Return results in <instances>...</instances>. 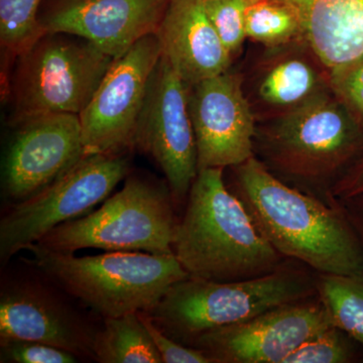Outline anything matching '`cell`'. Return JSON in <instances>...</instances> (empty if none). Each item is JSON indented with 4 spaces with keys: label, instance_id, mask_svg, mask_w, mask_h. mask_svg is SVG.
I'll return each instance as SVG.
<instances>
[{
    "label": "cell",
    "instance_id": "obj_1",
    "mask_svg": "<svg viewBox=\"0 0 363 363\" xmlns=\"http://www.w3.org/2000/svg\"><path fill=\"white\" fill-rule=\"evenodd\" d=\"M233 190L283 257L317 274L363 272V245L345 209L290 187L255 156L233 167Z\"/></svg>",
    "mask_w": 363,
    "mask_h": 363
},
{
    "label": "cell",
    "instance_id": "obj_2",
    "mask_svg": "<svg viewBox=\"0 0 363 363\" xmlns=\"http://www.w3.org/2000/svg\"><path fill=\"white\" fill-rule=\"evenodd\" d=\"M222 168L200 169L177 225L173 250L189 276L215 281L257 278L284 257L260 233Z\"/></svg>",
    "mask_w": 363,
    "mask_h": 363
},
{
    "label": "cell",
    "instance_id": "obj_3",
    "mask_svg": "<svg viewBox=\"0 0 363 363\" xmlns=\"http://www.w3.org/2000/svg\"><path fill=\"white\" fill-rule=\"evenodd\" d=\"M25 252L30 257H21L23 264L40 272L101 320L149 311L174 284L189 277L175 255L107 252L76 257L37 243Z\"/></svg>",
    "mask_w": 363,
    "mask_h": 363
},
{
    "label": "cell",
    "instance_id": "obj_4",
    "mask_svg": "<svg viewBox=\"0 0 363 363\" xmlns=\"http://www.w3.org/2000/svg\"><path fill=\"white\" fill-rule=\"evenodd\" d=\"M298 264L283 262L269 274L241 281H215L189 276L174 284L145 313L164 334L189 346L211 329L316 296L317 276Z\"/></svg>",
    "mask_w": 363,
    "mask_h": 363
},
{
    "label": "cell",
    "instance_id": "obj_5",
    "mask_svg": "<svg viewBox=\"0 0 363 363\" xmlns=\"http://www.w3.org/2000/svg\"><path fill=\"white\" fill-rule=\"evenodd\" d=\"M114 59L89 40L44 33L13 60L6 98L13 125L45 114L79 116Z\"/></svg>",
    "mask_w": 363,
    "mask_h": 363
},
{
    "label": "cell",
    "instance_id": "obj_6",
    "mask_svg": "<svg viewBox=\"0 0 363 363\" xmlns=\"http://www.w3.org/2000/svg\"><path fill=\"white\" fill-rule=\"evenodd\" d=\"M175 206L168 184L130 173L101 207L52 229L37 245L62 253L98 248L174 255Z\"/></svg>",
    "mask_w": 363,
    "mask_h": 363
},
{
    "label": "cell",
    "instance_id": "obj_7",
    "mask_svg": "<svg viewBox=\"0 0 363 363\" xmlns=\"http://www.w3.org/2000/svg\"><path fill=\"white\" fill-rule=\"evenodd\" d=\"M267 160L286 175L324 183L363 150V125L337 97L317 93L289 109L262 133Z\"/></svg>",
    "mask_w": 363,
    "mask_h": 363
},
{
    "label": "cell",
    "instance_id": "obj_8",
    "mask_svg": "<svg viewBox=\"0 0 363 363\" xmlns=\"http://www.w3.org/2000/svg\"><path fill=\"white\" fill-rule=\"evenodd\" d=\"M130 171L126 152L83 155L37 195L6 208L0 220L2 266L52 229L90 213Z\"/></svg>",
    "mask_w": 363,
    "mask_h": 363
},
{
    "label": "cell",
    "instance_id": "obj_9",
    "mask_svg": "<svg viewBox=\"0 0 363 363\" xmlns=\"http://www.w3.org/2000/svg\"><path fill=\"white\" fill-rule=\"evenodd\" d=\"M133 147L162 169L176 206L186 203L198 175L189 86L162 57L150 78Z\"/></svg>",
    "mask_w": 363,
    "mask_h": 363
},
{
    "label": "cell",
    "instance_id": "obj_10",
    "mask_svg": "<svg viewBox=\"0 0 363 363\" xmlns=\"http://www.w3.org/2000/svg\"><path fill=\"white\" fill-rule=\"evenodd\" d=\"M28 267L30 274L2 277L0 343L37 341L94 362L93 344L99 327L69 303L70 297L61 289Z\"/></svg>",
    "mask_w": 363,
    "mask_h": 363
},
{
    "label": "cell",
    "instance_id": "obj_11",
    "mask_svg": "<svg viewBox=\"0 0 363 363\" xmlns=\"http://www.w3.org/2000/svg\"><path fill=\"white\" fill-rule=\"evenodd\" d=\"M160 59L161 50L154 33L114 60L79 114L84 155L121 154L135 149L136 125Z\"/></svg>",
    "mask_w": 363,
    "mask_h": 363
},
{
    "label": "cell",
    "instance_id": "obj_12",
    "mask_svg": "<svg viewBox=\"0 0 363 363\" xmlns=\"http://www.w3.org/2000/svg\"><path fill=\"white\" fill-rule=\"evenodd\" d=\"M331 325L316 295L211 329L189 346L201 351L211 363H284L298 346Z\"/></svg>",
    "mask_w": 363,
    "mask_h": 363
},
{
    "label": "cell",
    "instance_id": "obj_13",
    "mask_svg": "<svg viewBox=\"0 0 363 363\" xmlns=\"http://www.w3.org/2000/svg\"><path fill=\"white\" fill-rule=\"evenodd\" d=\"M14 128L2 164V192L11 205L37 195L84 155L76 114H45Z\"/></svg>",
    "mask_w": 363,
    "mask_h": 363
},
{
    "label": "cell",
    "instance_id": "obj_14",
    "mask_svg": "<svg viewBox=\"0 0 363 363\" xmlns=\"http://www.w3.org/2000/svg\"><path fill=\"white\" fill-rule=\"evenodd\" d=\"M198 172L233 168L253 157L255 118L240 79L227 70L189 86Z\"/></svg>",
    "mask_w": 363,
    "mask_h": 363
},
{
    "label": "cell",
    "instance_id": "obj_15",
    "mask_svg": "<svg viewBox=\"0 0 363 363\" xmlns=\"http://www.w3.org/2000/svg\"><path fill=\"white\" fill-rule=\"evenodd\" d=\"M169 0H51L42 7L43 33L89 40L114 60L156 33Z\"/></svg>",
    "mask_w": 363,
    "mask_h": 363
},
{
    "label": "cell",
    "instance_id": "obj_16",
    "mask_svg": "<svg viewBox=\"0 0 363 363\" xmlns=\"http://www.w3.org/2000/svg\"><path fill=\"white\" fill-rule=\"evenodd\" d=\"M155 35L162 58L188 86L229 70L230 52L208 18L204 0H169Z\"/></svg>",
    "mask_w": 363,
    "mask_h": 363
},
{
    "label": "cell",
    "instance_id": "obj_17",
    "mask_svg": "<svg viewBox=\"0 0 363 363\" xmlns=\"http://www.w3.org/2000/svg\"><path fill=\"white\" fill-rule=\"evenodd\" d=\"M297 18L301 33L329 70L363 56V0H276Z\"/></svg>",
    "mask_w": 363,
    "mask_h": 363
},
{
    "label": "cell",
    "instance_id": "obj_18",
    "mask_svg": "<svg viewBox=\"0 0 363 363\" xmlns=\"http://www.w3.org/2000/svg\"><path fill=\"white\" fill-rule=\"evenodd\" d=\"M93 352L100 363H162L140 312L102 319Z\"/></svg>",
    "mask_w": 363,
    "mask_h": 363
},
{
    "label": "cell",
    "instance_id": "obj_19",
    "mask_svg": "<svg viewBox=\"0 0 363 363\" xmlns=\"http://www.w3.org/2000/svg\"><path fill=\"white\" fill-rule=\"evenodd\" d=\"M316 289L333 324L363 347V272L317 274Z\"/></svg>",
    "mask_w": 363,
    "mask_h": 363
},
{
    "label": "cell",
    "instance_id": "obj_20",
    "mask_svg": "<svg viewBox=\"0 0 363 363\" xmlns=\"http://www.w3.org/2000/svg\"><path fill=\"white\" fill-rule=\"evenodd\" d=\"M319 87L314 67L304 60L291 58L279 62L264 74L259 95L267 104L291 109L319 93Z\"/></svg>",
    "mask_w": 363,
    "mask_h": 363
},
{
    "label": "cell",
    "instance_id": "obj_21",
    "mask_svg": "<svg viewBox=\"0 0 363 363\" xmlns=\"http://www.w3.org/2000/svg\"><path fill=\"white\" fill-rule=\"evenodd\" d=\"M45 0H0V44L14 59L43 35L40 13Z\"/></svg>",
    "mask_w": 363,
    "mask_h": 363
},
{
    "label": "cell",
    "instance_id": "obj_22",
    "mask_svg": "<svg viewBox=\"0 0 363 363\" xmlns=\"http://www.w3.org/2000/svg\"><path fill=\"white\" fill-rule=\"evenodd\" d=\"M301 32L292 11L276 0H247L245 9L247 37L276 45L290 40Z\"/></svg>",
    "mask_w": 363,
    "mask_h": 363
},
{
    "label": "cell",
    "instance_id": "obj_23",
    "mask_svg": "<svg viewBox=\"0 0 363 363\" xmlns=\"http://www.w3.org/2000/svg\"><path fill=\"white\" fill-rule=\"evenodd\" d=\"M360 347L342 329L331 325L298 346L284 363L357 362L362 357Z\"/></svg>",
    "mask_w": 363,
    "mask_h": 363
},
{
    "label": "cell",
    "instance_id": "obj_24",
    "mask_svg": "<svg viewBox=\"0 0 363 363\" xmlns=\"http://www.w3.org/2000/svg\"><path fill=\"white\" fill-rule=\"evenodd\" d=\"M247 0H204L208 18L230 54L238 51L247 38Z\"/></svg>",
    "mask_w": 363,
    "mask_h": 363
},
{
    "label": "cell",
    "instance_id": "obj_25",
    "mask_svg": "<svg viewBox=\"0 0 363 363\" xmlns=\"http://www.w3.org/2000/svg\"><path fill=\"white\" fill-rule=\"evenodd\" d=\"M80 358L70 351L37 342V341H9L0 343V362L2 363H76Z\"/></svg>",
    "mask_w": 363,
    "mask_h": 363
},
{
    "label": "cell",
    "instance_id": "obj_26",
    "mask_svg": "<svg viewBox=\"0 0 363 363\" xmlns=\"http://www.w3.org/2000/svg\"><path fill=\"white\" fill-rule=\"evenodd\" d=\"M331 87L363 125V56L330 71Z\"/></svg>",
    "mask_w": 363,
    "mask_h": 363
},
{
    "label": "cell",
    "instance_id": "obj_27",
    "mask_svg": "<svg viewBox=\"0 0 363 363\" xmlns=\"http://www.w3.org/2000/svg\"><path fill=\"white\" fill-rule=\"evenodd\" d=\"M140 315L161 355L162 363H211L201 351L179 343L164 334L147 313L140 312Z\"/></svg>",
    "mask_w": 363,
    "mask_h": 363
},
{
    "label": "cell",
    "instance_id": "obj_28",
    "mask_svg": "<svg viewBox=\"0 0 363 363\" xmlns=\"http://www.w3.org/2000/svg\"><path fill=\"white\" fill-rule=\"evenodd\" d=\"M363 195V150L347 171L332 187L331 199L337 201L352 199Z\"/></svg>",
    "mask_w": 363,
    "mask_h": 363
},
{
    "label": "cell",
    "instance_id": "obj_29",
    "mask_svg": "<svg viewBox=\"0 0 363 363\" xmlns=\"http://www.w3.org/2000/svg\"><path fill=\"white\" fill-rule=\"evenodd\" d=\"M363 245V195L340 201Z\"/></svg>",
    "mask_w": 363,
    "mask_h": 363
}]
</instances>
